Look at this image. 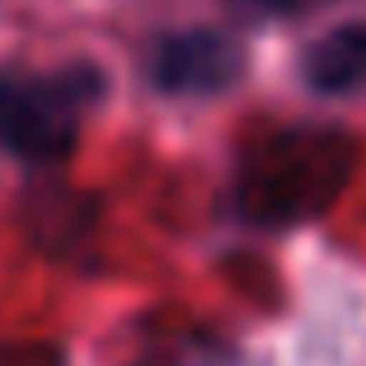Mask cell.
Instances as JSON below:
<instances>
[{"instance_id":"2","label":"cell","mask_w":366,"mask_h":366,"mask_svg":"<svg viewBox=\"0 0 366 366\" xmlns=\"http://www.w3.org/2000/svg\"><path fill=\"white\" fill-rule=\"evenodd\" d=\"M102 98V74L70 65L61 74H0V149L24 162H65L84 112Z\"/></svg>"},{"instance_id":"1","label":"cell","mask_w":366,"mask_h":366,"mask_svg":"<svg viewBox=\"0 0 366 366\" xmlns=\"http://www.w3.org/2000/svg\"><path fill=\"white\" fill-rule=\"evenodd\" d=\"M357 144L339 125H297L269 134L237 172V209L259 227H297L320 218L348 190Z\"/></svg>"},{"instance_id":"4","label":"cell","mask_w":366,"mask_h":366,"mask_svg":"<svg viewBox=\"0 0 366 366\" xmlns=\"http://www.w3.org/2000/svg\"><path fill=\"white\" fill-rule=\"evenodd\" d=\"M302 79L311 93H352L366 84V24H343L302 51Z\"/></svg>"},{"instance_id":"3","label":"cell","mask_w":366,"mask_h":366,"mask_svg":"<svg viewBox=\"0 0 366 366\" xmlns=\"http://www.w3.org/2000/svg\"><path fill=\"white\" fill-rule=\"evenodd\" d=\"M246 70V51L232 33L218 28H186L167 33L149 56V79L167 98H214L232 89Z\"/></svg>"},{"instance_id":"5","label":"cell","mask_w":366,"mask_h":366,"mask_svg":"<svg viewBox=\"0 0 366 366\" xmlns=\"http://www.w3.org/2000/svg\"><path fill=\"white\" fill-rule=\"evenodd\" d=\"M259 9H269V14H297V9H311L320 5V0H255Z\"/></svg>"}]
</instances>
